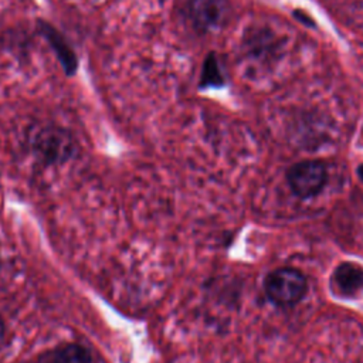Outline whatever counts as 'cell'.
<instances>
[{
  "label": "cell",
  "instance_id": "cell-6",
  "mask_svg": "<svg viewBox=\"0 0 363 363\" xmlns=\"http://www.w3.org/2000/svg\"><path fill=\"white\" fill-rule=\"evenodd\" d=\"M41 363H92V356L82 345L67 343L43 356Z\"/></svg>",
  "mask_w": 363,
  "mask_h": 363
},
{
  "label": "cell",
  "instance_id": "cell-9",
  "mask_svg": "<svg viewBox=\"0 0 363 363\" xmlns=\"http://www.w3.org/2000/svg\"><path fill=\"white\" fill-rule=\"evenodd\" d=\"M357 176H359V179L363 182V163L357 167Z\"/></svg>",
  "mask_w": 363,
  "mask_h": 363
},
{
  "label": "cell",
  "instance_id": "cell-1",
  "mask_svg": "<svg viewBox=\"0 0 363 363\" xmlns=\"http://www.w3.org/2000/svg\"><path fill=\"white\" fill-rule=\"evenodd\" d=\"M308 281L302 272L294 268H278L264 279V291L268 299L281 308L296 305L306 294Z\"/></svg>",
  "mask_w": 363,
  "mask_h": 363
},
{
  "label": "cell",
  "instance_id": "cell-5",
  "mask_svg": "<svg viewBox=\"0 0 363 363\" xmlns=\"http://www.w3.org/2000/svg\"><path fill=\"white\" fill-rule=\"evenodd\" d=\"M332 288L340 296H356L363 291V268L353 262H342L332 275Z\"/></svg>",
  "mask_w": 363,
  "mask_h": 363
},
{
  "label": "cell",
  "instance_id": "cell-3",
  "mask_svg": "<svg viewBox=\"0 0 363 363\" xmlns=\"http://www.w3.org/2000/svg\"><path fill=\"white\" fill-rule=\"evenodd\" d=\"M72 138L54 128H45L38 130L33 138V150L45 163H64L74 155Z\"/></svg>",
  "mask_w": 363,
  "mask_h": 363
},
{
  "label": "cell",
  "instance_id": "cell-8",
  "mask_svg": "<svg viewBox=\"0 0 363 363\" xmlns=\"http://www.w3.org/2000/svg\"><path fill=\"white\" fill-rule=\"evenodd\" d=\"M4 333H6V326H4V320H3L1 316H0V343H1L3 339H4Z\"/></svg>",
  "mask_w": 363,
  "mask_h": 363
},
{
  "label": "cell",
  "instance_id": "cell-4",
  "mask_svg": "<svg viewBox=\"0 0 363 363\" xmlns=\"http://www.w3.org/2000/svg\"><path fill=\"white\" fill-rule=\"evenodd\" d=\"M190 16L203 31H214L224 27L231 17L228 0H191Z\"/></svg>",
  "mask_w": 363,
  "mask_h": 363
},
{
  "label": "cell",
  "instance_id": "cell-7",
  "mask_svg": "<svg viewBox=\"0 0 363 363\" xmlns=\"http://www.w3.org/2000/svg\"><path fill=\"white\" fill-rule=\"evenodd\" d=\"M47 31H48V33H47V37L50 38L51 44H52V45H58V47H57V50H58L57 52H58V55H60V58H61V61H62L65 69H68L69 72L75 71V57H74V54L71 52V50L68 48V45L64 43V40H61V38L57 35L58 33H55L52 28H48Z\"/></svg>",
  "mask_w": 363,
  "mask_h": 363
},
{
  "label": "cell",
  "instance_id": "cell-2",
  "mask_svg": "<svg viewBox=\"0 0 363 363\" xmlns=\"http://www.w3.org/2000/svg\"><path fill=\"white\" fill-rule=\"evenodd\" d=\"M286 180L298 197L308 199L323 189L328 180L326 167L318 160H303L288 169Z\"/></svg>",
  "mask_w": 363,
  "mask_h": 363
}]
</instances>
